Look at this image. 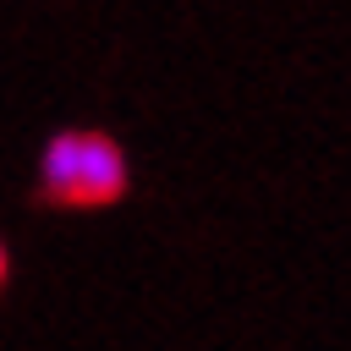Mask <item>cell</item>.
Instances as JSON below:
<instances>
[{"label":"cell","instance_id":"2","mask_svg":"<svg viewBox=\"0 0 351 351\" xmlns=\"http://www.w3.org/2000/svg\"><path fill=\"white\" fill-rule=\"evenodd\" d=\"M0 285H5V247H0Z\"/></svg>","mask_w":351,"mask_h":351},{"label":"cell","instance_id":"1","mask_svg":"<svg viewBox=\"0 0 351 351\" xmlns=\"http://www.w3.org/2000/svg\"><path fill=\"white\" fill-rule=\"evenodd\" d=\"M126 154L104 132H55L38 154V192L60 208H104L126 192Z\"/></svg>","mask_w":351,"mask_h":351}]
</instances>
